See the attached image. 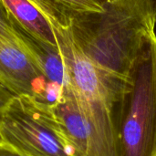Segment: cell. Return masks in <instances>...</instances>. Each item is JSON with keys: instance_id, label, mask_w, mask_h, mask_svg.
Listing matches in <instances>:
<instances>
[{"instance_id": "1", "label": "cell", "mask_w": 156, "mask_h": 156, "mask_svg": "<svg viewBox=\"0 0 156 156\" xmlns=\"http://www.w3.org/2000/svg\"><path fill=\"white\" fill-rule=\"evenodd\" d=\"M73 37L120 95L146 39L155 33L156 0H113L101 12L69 16Z\"/></svg>"}, {"instance_id": "2", "label": "cell", "mask_w": 156, "mask_h": 156, "mask_svg": "<svg viewBox=\"0 0 156 156\" xmlns=\"http://www.w3.org/2000/svg\"><path fill=\"white\" fill-rule=\"evenodd\" d=\"M113 114L119 156H156V33L133 61Z\"/></svg>"}, {"instance_id": "3", "label": "cell", "mask_w": 156, "mask_h": 156, "mask_svg": "<svg viewBox=\"0 0 156 156\" xmlns=\"http://www.w3.org/2000/svg\"><path fill=\"white\" fill-rule=\"evenodd\" d=\"M0 142L24 156H76L52 106L16 95L0 120Z\"/></svg>"}, {"instance_id": "4", "label": "cell", "mask_w": 156, "mask_h": 156, "mask_svg": "<svg viewBox=\"0 0 156 156\" xmlns=\"http://www.w3.org/2000/svg\"><path fill=\"white\" fill-rule=\"evenodd\" d=\"M52 108L76 156H119L113 110L79 99L68 86Z\"/></svg>"}, {"instance_id": "5", "label": "cell", "mask_w": 156, "mask_h": 156, "mask_svg": "<svg viewBox=\"0 0 156 156\" xmlns=\"http://www.w3.org/2000/svg\"><path fill=\"white\" fill-rule=\"evenodd\" d=\"M44 16L51 24L64 63L68 87L79 99L103 104L113 110L121 95L106 82L95 64L75 40L69 16L59 14Z\"/></svg>"}, {"instance_id": "6", "label": "cell", "mask_w": 156, "mask_h": 156, "mask_svg": "<svg viewBox=\"0 0 156 156\" xmlns=\"http://www.w3.org/2000/svg\"><path fill=\"white\" fill-rule=\"evenodd\" d=\"M0 82L16 95H27L46 103L49 83L19 40L0 0Z\"/></svg>"}, {"instance_id": "7", "label": "cell", "mask_w": 156, "mask_h": 156, "mask_svg": "<svg viewBox=\"0 0 156 156\" xmlns=\"http://www.w3.org/2000/svg\"><path fill=\"white\" fill-rule=\"evenodd\" d=\"M9 17L19 40L48 82L63 89L67 87L66 71L58 45H52L38 38L24 28L10 15Z\"/></svg>"}, {"instance_id": "8", "label": "cell", "mask_w": 156, "mask_h": 156, "mask_svg": "<svg viewBox=\"0 0 156 156\" xmlns=\"http://www.w3.org/2000/svg\"><path fill=\"white\" fill-rule=\"evenodd\" d=\"M7 13L38 38L58 45L50 22L29 0H1Z\"/></svg>"}, {"instance_id": "9", "label": "cell", "mask_w": 156, "mask_h": 156, "mask_svg": "<svg viewBox=\"0 0 156 156\" xmlns=\"http://www.w3.org/2000/svg\"><path fill=\"white\" fill-rule=\"evenodd\" d=\"M43 14H75L101 12L113 0H29Z\"/></svg>"}, {"instance_id": "10", "label": "cell", "mask_w": 156, "mask_h": 156, "mask_svg": "<svg viewBox=\"0 0 156 156\" xmlns=\"http://www.w3.org/2000/svg\"><path fill=\"white\" fill-rule=\"evenodd\" d=\"M16 96L7 87H5L2 82H0V120L2 117V113L8 104V102Z\"/></svg>"}, {"instance_id": "11", "label": "cell", "mask_w": 156, "mask_h": 156, "mask_svg": "<svg viewBox=\"0 0 156 156\" xmlns=\"http://www.w3.org/2000/svg\"><path fill=\"white\" fill-rule=\"evenodd\" d=\"M0 156H24L0 142Z\"/></svg>"}]
</instances>
